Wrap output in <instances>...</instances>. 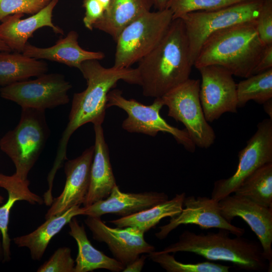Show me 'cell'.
Instances as JSON below:
<instances>
[{
  "label": "cell",
  "mask_w": 272,
  "mask_h": 272,
  "mask_svg": "<svg viewBox=\"0 0 272 272\" xmlns=\"http://www.w3.org/2000/svg\"><path fill=\"white\" fill-rule=\"evenodd\" d=\"M79 70L86 80L87 87L84 91L74 94L69 122L60 139L50 170L53 174H56L66 159L67 144L73 133L87 123L102 124L107 108V95L118 81L122 80L139 85L141 83L137 68L114 66L106 68L99 60L93 59L83 62Z\"/></svg>",
  "instance_id": "cell-1"
},
{
  "label": "cell",
  "mask_w": 272,
  "mask_h": 272,
  "mask_svg": "<svg viewBox=\"0 0 272 272\" xmlns=\"http://www.w3.org/2000/svg\"><path fill=\"white\" fill-rule=\"evenodd\" d=\"M138 62L140 86L146 97L161 98L188 80L193 65L182 20H173L159 43Z\"/></svg>",
  "instance_id": "cell-2"
},
{
  "label": "cell",
  "mask_w": 272,
  "mask_h": 272,
  "mask_svg": "<svg viewBox=\"0 0 272 272\" xmlns=\"http://www.w3.org/2000/svg\"><path fill=\"white\" fill-rule=\"evenodd\" d=\"M265 46L258 36L256 20L239 23L211 34L193 66L197 69L218 65L233 76L246 78L252 75Z\"/></svg>",
  "instance_id": "cell-3"
},
{
  "label": "cell",
  "mask_w": 272,
  "mask_h": 272,
  "mask_svg": "<svg viewBox=\"0 0 272 272\" xmlns=\"http://www.w3.org/2000/svg\"><path fill=\"white\" fill-rule=\"evenodd\" d=\"M230 231L219 229L217 232L196 234L184 231L179 240L161 251L175 253L188 252L201 256L209 260L231 262L248 271L268 269V264L259 242L242 236L232 238Z\"/></svg>",
  "instance_id": "cell-4"
},
{
  "label": "cell",
  "mask_w": 272,
  "mask_h": 272,
  "mask_svg": "<svg viewBox=\"0 0 272 272\" xmlns=\"http://www.w3.org/2000/svg\"><path fill=\"white\" fill-rule=\"evenodd\" d=\"M45 110L22 108L20 121L0 140V149L13 161L15 174L27 180L49 136Z\"/></svg>",
  "instance_id": "cell-5"
},
{
  "label": "cell",
  "mask_w": 272,
  "mask_h": 272,
  "mask_svg": "<svg viewBox=\"0 0 272 272\" xmlns=\"http://www.w3.org/2000/svg\"><path fill=\"white\" fill-rule=\"evenodd\" d=\"M172 21V12L166 9L148 12L126 26L115 41L113 66L130 67L138 62L159 43Z\"/></svg>",
  "instance_id": "cell-6"
},
{
  "label": "cell",
  "mask_w": 272,
  "mask_h": 272,
  "mask_svg": "<svg viewBox=\"0 0 272 272\" xmlns=\"http://www.w3.org/2000/svg\"><path fill=\"white\" fill-rule=\"evenodd\" d=\"M263 2L249 0L213 11L191 12L181 17L193 65L203 43L211 34L239 23L256 20Z\"/></svg>",
  "instance_id": "cell-7"
},
{
  "label": "cell",
  "mask_w": 272,
  "mask_h": 272,
  "mask_svg": "<svg viewBox=\"0 0 272 272\" xmlns=\"http://www.w3.org/2000/svg\"><path fill=\"white\" fill-rule=\"evenodd\" d=\"M200 80L189 78L161 98L168 115L181 122L195 146L208 149L216 135L207 121L199 99Z\"/></svg>",
  "instance_id": "cell-8"
},
{
  "label": "cell",
  "mask_w": 272,
  "mask_h": 272,
  "mask_svg": "<svg viewBox=\"0 0 272 272\" xmlns=\"http://www.w3.org/2000/svg\"><path fill=\"white\" fill-rule=\"evenodd\" d=\"M122 94L119 89L110 90L107 97L106 107L116 106L126 112L127 117L122 122L123 129L129 132L152 137L159 132L168 133L188 151L194 152L195 145L185 129L171 125L161 116L160 110L164 106L161 98H156L152 104L146 105L133 99H127Z\"/></svg>",
  "instance_id": "cell-9"
},
{
  "label": "cell",
  "mask_w": 272,
  "mask_h": 272,
  "mask_svg": "<svg viewBox=\"0 0 272 272\" xmlns=\"http://www.w3.org/2000/svg\"><path fill=\"white\" fill-rule=\"evenodd\" d=\"M34 80L18 82L0 88L2 98L22 108L45 110L67 104L72 86L58 73L44 74Z\"/></svg>",
  "instance_id": "cell-10"
},
{
  "label": "cell",
  "mask_w": 272,
  "mask_h": 272,
  "mask_svg": "<svg viewBox=\"0 0 272 272\" xmlns=\"http://www.w3.org/2000/svg\"><path fill=\"white\" fill-rule=\"evenodd\" d=\"M238 156V164L233 175L214 182L211 198L215 200L230 195L252 172L272 162V119H265L257 124L255 133Z\"/></svg>",
  "instance_id": "cell-11"
},
{
  "label": "cell",
  "mask_w": 272,
  "mask_h": 272,
  "mask_svg": "<svg viewBox=\"0 0 272 272\" xmlns=\"http://www.w3.org/2000/svg\"><path fill=\"white\" fill-rule=\"evenodd\" d=\"M197 69L201 77L199 99L207 121L213 122L226 112L236 113L237 97L233 75L218 65Z\"/></svg>",
  "instance_id": "cell-12"
},
{
  "label": "cell",
  "mask_w": 272,
  "mask_h": 272,
  "mask_svg": "<svg viewBox=\"0 0 272 272\" xmlns=\"http://www.w3.org/2000/svg\"><path fill=\"white\" fill-rule=\"evenodd\" d=\"M85 224L92 233L93 238L105 243L114 258L124 267L134 261L141 254L155 251V247L144 238L145 233L131 227L111 228L100 217L87 216Z\"/></svg>",
  "instance_id": "cell-13"
},
{
  "label": "cell",
  "mask_w": 272,
  "mask_h": 272,
  "mask_svg": "<svg viewBox=\"0 0 272 272\" xmlns=\"http://www.w3.org/2000/svg\"><path fill=\"white\" fill-rule=\"evenodd\" d=\"M181 212L171 218L169 223L159 227L155 233L159 239H164L175 228L181 225L194 224L201 229L212 228L227 230L236 236H242L244 228L235 226L222 215L219 201L206 196H189L185 197Z\"/></svg>",
  "instance_id": "cell-14"
},
{
  "label": "cell",
  "mask_w": 272,
  "mask_h": 272,
  "mask_svg": "<svg viewBox=\"0 0 272 272\" xmlns=\"http://www.w3.org/2000/svg\"><path fill=\"white\" fill-rule=\"evenodd\" d=\"M221 215L229 222L235 217L242 219L257 236L268 261L272 266V208L262 206L235 194L219 201Z\"/></svg>",
  "instance_id": "cell-15"
},
{
  "label": "cell",
  "mask_w": 272,
  "mask_h": 272,
  "mask_svg": "<svg viewBox=\"0 0 272 272\" xmlns=\"http://www.w3.org/2000/svg\"><path fill=\"white\" fill-rule=\"evenodd\" d=\"M94 154L93 146L86 149L80 156L65 162L66 180L63 191L53 198L45 214L46 219L84 203L89 191Z\"/></svg>",
  "instance_id": "cell-16"
},
{
  "label": "cell",
  "mask_w": 272,
  "mask_h": 272,
  "mask_svg": "<svg viewBox=\"0 0 272 272\" xmlns=\"http://www.w3.org/2000/svg\"><path fill=\"white\" fill-rule=\"evenodd\" d=\"M58 0H51L39 12L26 19H21L22 14H16L6 17L0 23V40L11 51L22 53L28 40L37 29L48 27L56 34H63L62 29L52 22V13Z\"/></svg>",
  "instance_id": "cell-17"
},
{
  "label": "cell",
  "mask_w": 272,
  "mask_h": 272,
  "mask_svg": "<svg viewBox=\"0 0 272 272\" xmlns=\"http://www.w3.org/2000/svg\"><path fill=\"white\" fill-rule=\"evenodd\" d=\"M168 200L164 192L155 191L125 193L116 185L104 199L83 207V215L100 217L105 214L127 217L147 210Z\"/></svg>",
  "instance_id": "cell-18"
},
{
  "label": "cell",
  "mask_w": 272,
  "mask_h": 272,
  "mask_svg": "<svg viewBox=\"0 0 272 272\" xmlns=\"http://www.w3.org/2000/svg\"><path fill=\"white\" fill-rule=\"evenodd\" d=\"M94 154L91 168L90 186L83 203L84 207L90 206L98 201L105 199L117 185L102 124H94Z\"/></svg>",
  "instance_id": "cell-19"
},
{
  "label": "cell",
  "mask_w": 272,
  "mask_h": 272,
  "mask_svg": "<svg viewBox=\"0 0 272 272\" xmlns=\"http://www.w3.org/2000/svg\"><path fill=\"white\" fill-rule=\"evenodd\" d=\"M78 37L76 31H70L64 38L60 39L54 45L46 48L38 47L28 42L22 53L29 57L55 61L78 69L86 60H99L105 57L102 52L82 48L79 44Z\"/></svg>",
  "instance_id": "cell-20"
},
{
  "label": "cell",
  "mask_w": 272,
  "mask_h": 272,
  "mask_svg": "<svg viewBox=\"0 0 272 272\" xmlns=\"http://www.w3.org/2000/svg\"><path fill=\"white\" fill-rule=\"evenodd\" d=\"M83 208L74 206L62 213L46 219L44 223L31 233L15 237L13 241L19 247L28 248L32 259L39 260L51 239L74 217L83 215Z\"/></svg>",
  "instance_id": "cell-21"
},
{
  "label": "cell",
  "mask_w": 272,
  "mask_h": 272,
  "mask_svg": "<svg viewBox=\"0 0 272 272\" xmlns=\"http://www.w3.org/2000/svg\"><path fill=\"white\" fill-rule=\"evenodd\" d=\"M153 6V0H110L103 17L93 28L109 34L115 41L126 26Z\"/></svg>",
  "instance_id": "cell-22"
},
{
  "label": "cell",
  "mask_w": 272,
  "mask_h": 272,
  "mask_svg": "<svg viewBox=\"0 0 272 272\" xmlns=\"http://www.w3.org/2000/svg\"><path fill=\"white\" fill-rule=\"evenodd\" d=\"M69 234L76 240L78 252L75 260L74 272H88L106 269L119 272L124 267L116 259L111 258L96 249L88 238L85 227L74 217L69 223Z\"/></svg>",
  "instance_id": "cell-23"
},
{
  "label": "cell",
  "mask_w": 272,
  "mask_h": 272,
  "mask_svg": "<svg viewBox=\"0 0 272 272\" xmlns=\"http://www.w3.org/2000/svg\"><path fill=\"white\" fill-rule=\"evenodd\" d=\"M47 63L22 53L0 51V87L28 80L45 74Z\"/></svg>",
  "instance_id": "cell-24"
},
{
  "label": "cell",
  "mask_w": 272,
  "mask_h": 272,
  "mask_svg": "<svg viewBox=\"0 0 272 272\" xmlns=\"http://www.w3.org/2000/svg\"><path fill=\"white\" fill-rule=\"evenodd\" d=\"M185 196L184 192L176 194L173 198L151 208L108 222L117 227H131L145 233L156 226L162 219L179 215L183 208Z\"/></svg>",
  "instance_id": "cell-25"
},
{
  "label": "cell",
  "mask_w": 272,
  "mask_h": 272,
  "mask_svg": "<svg viewBox=\"0 0 272 272\" xmlns=\"http://www.w3.org/2000/svg\"><path fill=\"white\" fill-rule=\"evenodd\" d=\"M234 192L262 206L272 208V162L252 172Z\"/></svg>",
  "instance_id": "cell-26"
},
{
  "label": "cell",
  "mask_w": 272,
  "mask_h": 272,
  "mask_svg": "<svg viewBox=\"0 0 272 272\" xmlns=\"http://www.w3.org/2000/svg\"><path fill=\"white\" fill-rule=\"evenodd\" d=\"M245 79L236 84L238 108L250 100L263 104L272 99V69Z\"/></svg>",
  "instance_id": "cell-27"
},
{
  "label": "cell",
  "mask_w": 272,
  "mask_h": 272,
  "mask_svg": "<svg viewBox=\"0 0 272 272\" xmlns=\"http://www.w3.org/2000/svg\"><path fill=\"white\" fill-rule=\"evenodd\" d=\"M149 257L167 272H228L231 267L209 261L184 263L177 261L174 254L161 251H154L149 253Z\"/></svg>",
  "instance_id": "cell-28"
},
{
  "label": "cell",
  "mask_w": 272,
  "mask_h": 272,
  "mask_svg": "<svg viewBox=\"0 0 272 272\" xmlns=\"http://www.w3.org/2000/svg\"><path fill=\"white\" fill-rule=\"evenodd\" d=\"M246 1L249 0H169L166 9L174 20L189 13L213 11Z\"/></svg>",
  "instance_id": "cell-29"
},
{
  "label": "cell",
  "mask_w": 272,
  "mask_h": 272,
  "mask_svg": "<svg viewBox=\"0 0 272 272\" xmlns=\"http://www.w3.org/2000/svg\"><path fill=\"white\" fill-rule=\"evenodd\" d=\"M7 191L8 193V200L4 205L0 207V231L2 234L4 253L3 262H8L11 258V240L8 234V224L11 210L16 201L25 200L27 197L24 190L19 187H10L7 189Z\"/></svg>",
  "instance_id": "cell-30"
},
{
  "label": "cell",
  "mask_w": 272,
  "mask_h": 272,
  "mask_svg": "<svg viewBox=\"0 0 272 272\" xmlns=\"http://www.w3.org/2000/svg\"><path fill=\"white\" fill-rule=\"evenodd\" d=\"M51 0H0V23L7 17L16 14L34 15Z\"/></svg>",
  "instance_id": "cell-31"
},
{
  "label": "cell",
  "mask_w": 272,
  "mask_h": 272,
  "mask_svg": "<svg viewBox=\"0 0 272 272\" xmlns=\"http://www.w3.org/2000/svg\"><path fill=\"white\" fill-rule=\"evenodd\" d=\"M75 261L67 247L58 248L37 269L38 272H74Z\"/></svg>",
  "instance_id": "cell-32"
},
{
  "label": "cell",
  "mask_w": 272,
  "mask_h": 272,
  "mask_svg": "<svg viewBox=\"0 0 272 272\" xmlns=\"http://www.w3.org/2000/svg\"><path fill=\"white\" fill-rule=\"evenodd\" d=\"M256 28L263 44H272V0H263L256 19Z\"/></svg>",
  "instance_id": "cell-33"
},
{
  "label": "cell",
  "mask_w": 272,
  "mask_h": 272,
  "mask_svg": "<svg viewBox=\"0 0 272 272\" xmlns=\"http://www.w3.org/2000/svg\"><path fill=\"white\" fill-rule=\"evenodd\" d=\"M83 6L85 9L83 23L86 28L92 30L94 24L103 17L105 9L98 0H84Z\"/></svg>",
  "instance_id": "cell-34"
},
{
  "label": "cell",
  "mask_w": 272,
  "mask_h": 272,
  "mask_svg": "<svg viewBox=\"0 0 272 272\" xmlns=\"http://www.w3.org/2000/svg\"><path fill=\"white\" fill-rule=\"evenodd\" d=\"M270 69H272V44L265 45L252 75L262 73Z\"/></svg>",
  "instance_id": "cell-35"
},
{
  "label": "cell",
  "mask_w": 272,
  "mask_h": 272,
  "mask_svg": "<svg viewBox=\"0 0 272 272\" xmlns=\"http://www.w3.org/2000/svg\"><path fill=\"white\" fill-rule=\"evenodd\" d=\"M147 256L143 254L134 261L124 267L123 272H140L142 270L146 259Z\"/></svg>",
  "instance_id": "cell-36"
},
{
  "label": "cell",
  "mask_w": 272,
  "mask_h": 272,
  "mask_svg": "<svg viewBox=\"0 0 272 272\" xmlns=\"http://www.w3.org/2000/svg\"><path fill=\"white\" fill-rule=\"evenodd\" d=\"M169 0H153V6L157 10H163L166 9Z\"/></svg>",
  "instance_id": "cell-37"
},
{
  "label": "cell",
  "mask_w": 272,
  "mask_h": 272,
  "mask_svg": "<svg viewBox=\"0 0 272 272\" xmlns=\"http://www.w3.org/2000/svg\"><path fill=\"white\" fill-rule=\"evenodd\" d=\"M263 105L265 113L269 116V118L272 119V99L267 100Z\"/></svg>",
  "instance_id": "cell-38"
},
{
  "label": "cell",
  "mask_w": 272,
  "mask_h": 272,
  "mask_svg": "<svg viewBox=\"0 0 272 272\" xmlns=\"http://www.w3.org/2000/svg\"><path fill=\"white\" fill-rule=\"evenodd\" d=\"M0 51L8 52L12 51L9 46L1 40H0Z\"/></svg>",
  "instance_id": "cell-39"
},
{
  "label": "cell",
  "mask_w": 272,
  "mask_h": 272,
  "mask_svg": "<svg viewBox=\"0 0 272 272\" xmlns=\"http://www.w3.org/2000/svg\"><path fill=\"white\" fill-rule=\"evenodd\" d=\"M103 6L105 11L108 8L110 0H98Z\"/></svg>",
  "instance_id": "cell-40"
},
{
  "label": "cell",
  "mask_w": 272,
  "mask_h": 272,
  "mask_svg": "<svg viewBox=\"0 0 272 272\" xmlns=\"http://www.w3.org/2000/svg\"><path fill=\"white\" fill-rule=\"evenodd\" d=\"M2 234L0 231V261H3L4 259V253L2 246V241H1Z\"/></svg>",
  "instance_id": "cell-41"
},
{
  "label": "cell",
  "mask_w": 272,
  "mask_h": 272,
  "mask_svg": "<svg viewBox=\"0 0 272 272\" xmlns=\"http://www.w3.org/2000/svg\"><path fill=\"white\" fill-rule=\"evenodd\" d=\"M4 200V197L0 195V204H2Z\"/></svg>",
  "instance_id": "cell-42"
}]
</instances>
